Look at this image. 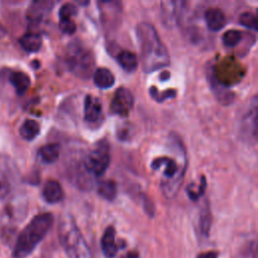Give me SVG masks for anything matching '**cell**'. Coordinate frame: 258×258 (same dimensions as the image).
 <instances>
[{"label": "cell", "instance_id": "6da1fadb", "mask_svg": "<svg viewBox=\"0 0 258 258\" xmlns=\"http://www.w3.org/2000/svg\"><path fill=\"white\" fill-rule=\"evenodd\" d=\"M170 137L174 148L173 155L160 156L151 163L153 171L161 170L160 188L168 199L173 198L179 192L187 171V154L183 142L174 134Z\"/></svg>", "mask_w": 258, "mask_h": 258}, {"label": "cell", "instance_id": "7a4b0ae2", "mask_svg": "<svg viewBox=\"0 0 258 258\" xmlns=\"http://www.w3.org/2000/svg\"><path fill=\"white\" fill-rule=\"evenodd\" d=\"M136 38L144 73L155 72L169 66L170 55L167 46L152 24L150 22L139 23L136 26Z\"/></svg>", "mask_w": 258, "mask_h": 258}, {"label": "cell", "instance_id": "3957f363", "mask_svg": "<svg viewBox=\"0 0 258 258\" xmlns=\"http://www.w3.org/2000/svg\"><path fill=\"white\" fill-rule=\"evenodd\" d=\"M53 225L54 216L51 213H43L32 218L16 240L13 256L15 258L28 256L50 232Z\"/></svg>", "mask_w": 258, "mask_h": 258}, {"label": "cell", "instance_id": "277c9868", "mask_svg": "<svg viewBox=\"0 0 258 258\" xmlns=\"http://www.w3.org/2000/svg\"><path fill=\"white\" fill-rule=\"evenodd\" d=\"M60 242L68 258H94L84 236L71 217L61 223Z\"/></svg>", "mask_w": 258, "mask_h": 258}, {"label": "cell", "instance_id": "5b68a950", "mask_svg": "<svg viewBox=\"0 0 258 258\" xmlns=\"http://www.w3.org/2000/svg\"><path fill=\"white\" fill-rule=\"evenodd\" d=\"M67 64L69 70L77 77L88 79L94 68V56L88 47L76 42L72 43L67 50Z\"/></svg>", "mask_w": 258, "mask_h": 258}, {"label": "cell", "instance_id": "8992f818", "mask_svg": "<svg viewBox=\"0 0 258 258\" xmlns=\"http://www.w3.org/2000/svg\"><path fill=\"white\" fill-rule=\"evenodd\" d=\"M111 161L109 143L106 140L100 141L84 159L85 170L94 176H101L107 171Z\"/></svg>", "mask_w": 258, "mask_h": 258}, {"label": "cell", "instance_id": "52a82bcc", "mask_svg": "<svg viewBox=\"0 0 258 258\" xmlns=\"http://www.w3.org/2000/svg\"><path fill=\"white\" fill-rule=\"evenodd\" d=\"M134 105V96L132 92L124 87L118 88L110 104V110L113 114L126 117L132 110Z\"/></svg>", "mask_w": 258, "mask_h": 258}, {"label": "cell", "instance_id": "ba28073f", "mask_svg": "<svg viewBox=\"0 0 258 258\" xmlns=\"http://www.w3.org/2000/svg\"><path fill=\"white\" fill-rule=\"evenodd\" d=\"M241 132L243 137L248 141H256L257 139V102L256 98L241 119Z\"/></svg>", "mask_w": 258, "mask_h": 258}, {"label": "cell", "instance_id": "9c48e42d", "mask_svg": "<svg viewBox=\"0 0 258 258\" xmlns=\"http://www.w3.org/2000/svg\"><path fill=\"white\" fill-rule=\"evenodd\" d=\"M103 107L99 98L87 95L84 102V118L89 123H97L102 119Z\"/></svg>", "mask_w": 258, "mask_h": 258}, {"label": "cell", "instance_id": "30bf717a", "mask_svg": "<svg viewBox=\"0 0 258 258\" xmlns=\"http://www.w3.org/2000/svg\"><path fill=\"white\" fill-rule=\"evenodd\" d=\"M184 5L185 2L183 1L161 2V14H163V20L167 25L172 26L179 22Z\"/></svg>", "mask_w": 258, "mask_h": 258}, {"label": "cell", "instance_id": "8fae6325", "mask_svg": "<svg viewBox=\"0 0 258 258\" xmlns=\"http://www.w3.org/2000/svg\"><path fill=\"white\" fill-rule=\"evenodd\" d=\"M116 231L113 226H108L105 229L101 239V249L106 258L115 257L118 252V245L116 243Z\"/></svg>", "mask_w": 258, "mask_h": 258}, {"label": "cell", "instance_id": "7c38bea8", "mask_svg": "<svg viewBox=\"0 0 258 258\" xmlns=\"http://www.w3.org/2000/svg\"><path fill=\"white\" fill-rule=\"evenodd\" d=\"M43 198L48 204H57L64 198V192L59 182L50 180L44 183L43 188Z\"/></svg>", "mask_w": 258, "mask_h": 258}, {"label": "cell", "instance_id": "4fadbf2b", "mask_svg": "<svg viewBox=\"0 0 258 258\" xmlns=\"http://www.w3.org/2000/svg\"><path fill=\"white\" fill-rule=\"evenodd\" d=\"M205 21L210 30L219 31L226 24V16L220 8H209L205 12Z\"/></svg>", "mask_w": 258, "mask_h": 258}, {"label": "cell", "instance_id": "5bb4252c", "mask_svg": "<svg viewBox=\"0 0 258 258\" xmlns=\"http://www.w3.org/2000/svg\"><path fill=\"white\" fill-rule=\"evenodd\" d=\"M53 1H35L32 2L27 9V20L30 22H39L45 14L53 9Z\"/></svg>", "mask_w": 258, "mask_h": 258}, {"label": "cell", "instance_id": "9a60e30c", "mask_svg": "<svg viewBox=\"0 0 258 258\" xmlns=\"http://www.w3.org/2000/svg\"><path fill=\"white\" fill-rule=\"evenodd\" d=\"M94 84L99 89L106 90L111 88L115 83L114 75L111 73L110 70L106 68H98L95 70L93 74Z\"/></svg>", "mask_w": 258, "mask_h": 258}, {"label": "cell", "instance_id": "2e32d148", "mask_svg": "<svg viewBox=\"0 0 258 258\" xmlns=\"http://www.w3.org/2000/svg\"><path fill=\"white\" fill-rule=\"evenodd\" d=\"M20 43L24 51L28 53H37L41 50L43 39L37 32H27L20 39Z\"/></svg>", "mask_w": 258, "mask_h": 258}, {"label": "cell", "instance_id": "e0dca14e", "mask_svg": "<svg viewBox=\"0 0 258 258\" xmlns=\"http://www.w3.org/2000/svg\"><path fill=\"white\" fill-rule=\"evenodd\" d=\"M9 81L19 96H22L23 94H25L30 86V79L23 72L11 73L9 76Z\"/></svg>", "mask_w": 258, "mask_h": 258}, {"label": "cell", "instance_id": "ac0fdd59", "mask_svg": "<svg viewBox=\"0 0 258 258\" xmlns=\"http://www.w3.org/2000/svg\"><path fill=\"white\" fill-rule=\"evenodd\" d=\"M116 60L119 64V66L126 72L132 73L137 69L138 66V60L134 53L130 51H121L117 57Z\"/></svg>", "mask_w": 258, "mask_h": 258}, {"label": "cell", "instance_id": "d6986e66", "mask_svg": "<svg viewBox=\"0 0 258 258\" xmlns=\"http://www.w3.org/2000/svg\"><path fill=\"white\" fill-rule=\"evenodd\" d=\"M60 156V145L57 143L46 144L39 150V157L43 164L51 165L58 160Z\"/></svg>", "mask_w": 258, "mask_h": 258}, {"label": "cell", "instance_id": "ffe728a7", "mask_svg": "<svg viewBox=\"0 0 258 258\" xmlns=\"http://www.w3.org/2000/svg\"><path fill=\"white\" fill-rule=\"evenodd\" d=\"M41 132V126L38 121L27 119L20 128V134L25 140H34Z\"/></svg>", "mask_w": 258, "mask_h": 258}, {"label": "cell", "instance_id": "44dd1931", "mask_svg": "<svg viewBox=\"0 0 258 258\" xmlns=\"http://www.w3.org/2000/svg\"><path fill=\"white\" fill-rule=\"evenodd\" d=\"M98 193L99 195L107 200V201H113L115 200L117 197V185L114 181H103L98 186Z\"/></svg>", "mask_w": 258, "mask_h": 258}, {"label": "cell", "instance_id": "7402d4cb", "mask_svg": "<svg viewBox=\"0 0 258 258\" xmlns=\"http://www.w3.org/2000/svg\"><path fill=\"white\" fill-rule=\"evenodd\" d=\"M223 43L228 47L236 46L242 40V32L237 29H229L223 35Z\"/></svg>", "mask_w": 258, "mask_h": 258}, {"label": "cell", "instance_id": "603a6c76", "mask_svg": "<svg viewBox=\"0 0 258 258\" xmlns=\"http://www.w3.org/2000/svg\"><path fill=\"white\" fill-rule=\"evenodd\" d=\"M211 224H212V218H211V212H210L209 206L207 205L206 208L202 211L201 219H200V228L203 235L208 236L210 229H211Z\"/></svg>", "mask_w": 258, "mask_h": 258}, {"label": "cell", "instance_id": "cb8c5ba5", "mask_svg": "<svg viewBox=\"0 0 258 258\" xmlns=\"http://www.w3.org/2000/svg\"><path fill=\"white\" fill-rule=\"evenodd\" d=\"M239 23L241 25H243L247 28L253 29L254 31L258 30V22H257V18L256 15L253 14L252 12H244L240 15L239 18Z\"/></svg>", "mask_w": 258, "mask_h": 258}, {"label": "cell", "instance_id": "d4e9b609", "mask_svg": "<svg viewBox=\"0 0 258 258\" xmlns=\"http://www.w3.org/2000/svg\"><path fill=\"white\" fill-rule=\"evenodd\" d=\"M150 94L154 100H156L157 102L160 103V102H164L167 99L173 98V97H175L176 91L175 90H167L163 93H159L155 87H150Z\"/></svg>", "mask_w": 258, "mask_h": 258}, {"label": "cell", "instance_id": "484cf974", "mask_svg": "<svg viewBox=\"0 0 258 258\" xmlns=\"http://www.w3.org/2000/svg\"><path fill=\"white\" fill-rule=\"evenodd\" d=\"M206 188H207V182H206L205 176H203L202 179H201V184L199 186V190L197 192L192 188V186H189L187 188V193H188L189 198L192 201H197V200H199L204 195V193L206 191Z\"/></svg>", "mask_w": 258, "mask_h": 258}, {"label": "cell", "instance_id": "4316f807", "mask_svg": "<svg viewBox=\"0 0 258 258\" xmlns=\"http://www.w3.org/2000/svg\"><path fill=\"white\" fill-rule=\"evenodd\" d=\"M60 29L66 35H73L77 29L76 22L72 19H60Z\"/></svg>", "mask_w": 258, "mask_h": 258}, {"label": "cell", "instance_id": "83f0119b", "mask_svg": "<svg viewBox=\"0 0 258 258\" xmlns=\"http://www.w3.org/2000/svg\"><path fill=\"white\" fill-rule=\"evenodd\" d=\"M77 13H78V9L74 4L64 3L60 8L59 18L60 19H73V16H75Z\"/></svg>", "mask_w": 258, "mask_h": 258}, {"label": "cell", "instance_id": "f1b7e54d", "mask_svg": "<svg viewBox=\"0 0 258 258\" xmlns=\"http://www.w3.org/2000/svg\"><path fill=\"white\" fill-rule=\"evenodd\" d=\"M219 254L217 251H208L201 253L197 258H218Z\"/></svg>", "mask_w": 258, "mask_h": 258}, {"label": "cell", "instance_id": "f546056e", "mask_svg": "<svg viewBox=\"0 0 258 258\" xmlns=\"http://www.w3.org/2000/svg\"><path fill=\"white\" fill-rule=\"evenodd\" d=\"M6 36V29L0 23V39H2Z\"/></svg>", "mask_w": 258, "mask_h": 258}, {"label": "cell", "instance_id": "4dcf8cb0", "mask_svg": "<svg viewBox=\"0 0 258 258\" xmlns=\"http://www.w3.org/2000/svg\"><path fill=\"white\" fill-rule=\"evenodd\" d=\"M160 78H161V80H164V81H166L167 79H169V78H170V73H169V72H164L163 74H161Z\"/></svg>", "mask_w": 258, "mask_h": 258}]
</instances>
